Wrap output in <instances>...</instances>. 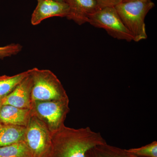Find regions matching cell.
Segmentation results:
<instances>
[{"instance_id":"cell-1","label":"cell","mask_w":157,"mask_h":157,"mask_svg":"<svg viewBox=\"0 0 157 157\" xmlns=\"http://www.w3.org/2000/svg\"><path fill=\"white\" fill-rule=\"evenodd\" d=\"M105 143L101 133L90 127L74 129L64 125L52 133L50 145L43 157H86L90 149Z\"/></svg>"},{"instance_id":"cell-2","label":"cell","mask_w":157,"mask_h":157,"mask_svg":"<svg viewBox=\"0 0 157 157\" xmlns=\"http://www.w3.org/2000/svg\"><path fill=\"white\" fill-rule=\"evenodd\" d=\"M155 6L151 0H147L121 2L114 7L133 41L138 42L147 38L145 18Z\"/></svg>"},{"instance_id":"cell-3","label":"cell","mask_w":157,"mask_h":157,"mask_svg":"<svg viewBox=\"0 0 157 157\" xmlns=\"http://www.w3.org/2000/svg\"><path fill=\"white\" fill-rule=\"evenodd\" d=\"M29 70L32 78V102L61 100L68 98L61 82L53 72L37 68Z\"/></svg>"},{"instance_id":"cell-4","label":"cell","mask_w":157,"mask_h":157,"mask_svg":"<svg viewBox=\"0 0 157 157\" xmlns=\"http://www.w3.org/2000/svg\"><path fill=\"white\" fill-rule=\"evenodd\" d=\"M31 111L45 124L51 133L64 125L67 116L70 111L69 98L61 100L33 102Z\"/></svg>"},{"instance_id":"cell-5","label":"cell","mask_w":157,"mask_h":157,"mask_svg":"<svg viewBox=\"0 0 157 157\" xmlns=\"http://www.w3.org/2000/svg\"><path fill=\"white\" fill-rule=\"evenodd\" d=\"M88 23L95 27L104 29L113 38L129 42L133 41L114 7L100 8L90 15Z\"/></svg>"},{"instance_id":"cell-6","label":"cell","mask_w":157,"mask_h":157,"mask_svg":"<svg viewBox=\"0 0 157 157\" xmlns=\"http://www.w3.org/2000/svg\"><path fill=\"white\" fill-rule=\"evenodd\" d=\"M52 133L45 124L32 113L26 127L24 140L33 157H43L50 144Z\"/></svg>"},{"instance_id":"cell-7","label":"cell","mask_w":157,"mask_h":157,"mask_svg":"<svg viewBox=\"0 0 157 157\" xmlns=\"http://www.w3.org/2000/svg\"><path fill=\"white\" fill-rule=\"evenodd\" d=\"M69 11V6L65 2L54 0L39 1L32 14L31 23L33 25H37L44 20L50 17H67Z\"/></svg>"},{"instance_id":"cell-8","label":"cell","mask_w":157,"mask_h":157,"mask_svg":"<svg viewBox=\"0 0 157 157\" xmlns=\"http://www.w3.org/2000/svg\"><path fill=\"white\" fill-rule=\"evenodd\" d=\"M32 78L30 74L25 78L11 93L2 98V105H9L20 108L31 109Z\"/></svg>"},{"instance_id":"cell-9","label":"cell","mask_w":157,"mask_h":157,"mask_svg":"<svg viewBox=\"0 0 157 157\" xmlns=\"http://www.w3.org/2000/svg\"><path fill=\"white\" fill-rule=\"evenodd\" d=\"M69 7L67 18L78 25L88 22L90 15L100 9L96 0H65Z\"/></svg>"},{"instance_id":"cell-10","label":"cell","mask_w":157,"mask_h":157,"mask_svg":"<svg viewBox=\"0 0 157 157\" xmlns=\"http://www.w3.org/2000/svg\"><path fill=\"white\" fill-rule=\"evenodd\" d=\"M32 116L31 109L2 105L0 109V122L3 125L26 127Z\"/></svg>"},{"instance_id":"cell-11","label":"cell","mask_w":157,"mask_h":157,"mask_svg":"<svg viewBox=\"0 0 157 157\" xmlns=\"http://www.w3.org/2000/svg\"><path fill=\"white\" fill-rule=\"evenodd\" d=\"M25 129V127L13 125L0 127V147L24 140Z\"/></svg>"},{"instance_id":"cell-12","label":"cell","mask_w":157,"mask_h":157,"mask_svg":"<svg viewBox=\"0 0 157 157\" xmlns=\"http://www.w3.org/2000/svg\"><path fill=\"white\" fill-rule=\"evenodd\" d=\"M86 157H140L129 152L127 150L116 147L107 142L94 147L88 151Z\"/></svg>"},{"instance_id":"cell-13","label":"cell","mask_w":157,"mask_h":157,"mask_svg":"<svg viewBox=\"0 0 157 157\" xmlns=\"http://www.w3.org/2000/svg\"><path fill=\"white\" fill-rule=\"evenodd\" d=\"M29 70L14 76H0V98L11 93L21 81L28 76Z\"/></svg>"},{"instance_id":"cell-14","label":"cell","mask_w":157,"mask_h":157,"mask_svg":"<svg viewBox=\"0 0 157 157\" xmlns=\"http://www.w3.org/2000/svg\"><path fill=\"white\" fill-rule=\"evenodd\" d=\"M0 157H33L24 140L0 147Z\"/></svg>"},{"instance_id":"cell-15","label":"cell","mask_w":157,"mask_h":157,"mask_svg":"<svg viewBox=\"0 0 157 157\" xmlns=\"http://www.w3.org/2000/svg\"><path fill=\"white\" fill-rule=\"evenodd\" d=\"M127 151L140 157H157V142L154 141L145 146L131 148Z\"/></svg>"},{"instance_id":"cell-16","label":"cell","mask_w":157,"mask_h":157,"mask_svg":"<svg viewBox=\"0 0 157 157\" xmlns=\"http://www.w3.org/2000/svg\"><path fill=\"white\" fill-rule=\"evenodd\" d=\"M22 49V46L18 43H12L0 47V59L16 55Z\"/></svg>"},{"instance_id":"cell-17","label":"cell","mask_w":157,"mask_h":157,"mask_svg":"<svg viewBox=\"0 0 157 157\" xmlns=\"http://www.w3.org/2000/svg\"><path fill=\"white\" fill-rule=\"evenodd\" d=\"M100 8L106 7H115L121 2L122 0H96Z\"/></svg>"},{"instance_id":"cell-18","label":"cell","mask_w":157,"mask_h":157,"mask_svg":"<svg viewBox=\"0 0 157 157\" xmlns=\"http://www.w3.org/2000/svg\"><path fill=\"white\" fill-rule=\"evenodd\" d=\"M147 0H122L121 2H134V1H144Z\"/></svg>"},{"instance_id":"cell-19","label":"cell","mask_w":157,"mask_h":157,"mask_svg":"<svg viewBox=\"0 0 157 157\" xmlns=\"http://www.w3.org/2000/svg\"><path fill=\"white\" fill-rule=\"evenodd\" d=\"M41 1H42V0H37V2ZM54 1H58V2H65V0H54Z\"/></svg>"},{"instance_id":"cell-20","label":"cell","mask_w":157,"mask_h":157,"mask_svg":"<svg viewBox=\"0 0 157 157\" xmlns=\"http://www.w3.org/2000/svg\"><path fill=\"white\" fill-rule=\"evenodd\" d=\"M2 106V98H0V109Z\"/></svg>"},{"instance_id":"cell-21","label":"cell","mask_w":157,"mask_h":157,"mask_svg":"<svg viewBox=\"0 0 157 157\" xmlns=\"http://www.w3.org/2000/svg\"><path fill=\"white\" fill-rule=\"evenodd\" d=\"M3 124L2 123H1V122H0V127L2 126Z\"/></svg>"}]
</instances>
